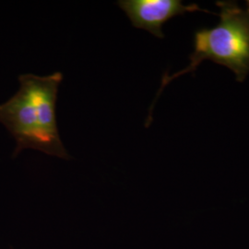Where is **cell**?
I'll list each match as a JSON object with an SVG mask.
<instances>
[{
	"mask_svg": "<svg viewBox=\"0 0 249 249\" xmlns=\"http://www.w3.org/2000/svg\"><path fill=\"white\" fill-rule=\"evenodd\" d=\"M63 75L25 74L18 77L19 89L0 105V122L17 143L15 154L24 149L70 159L57 127L56 99Z\"/></svg>",
	"mask_w": 249,
	"mask_h": 249,
	"instance_id": "obj_1",
	"label": "cell"
},
{
	"mask_svg": "<svg viewBox=\"0 0 249 249\" xmlns=\"http://www.w3.org/2000/svg\"><path fill=\"white\" fill-rule=\"evenodd\" d=\"M220 22L213 28H200L194 34L193 52L184 70L162 76L158 93L152 104L147 124L151 122V110L162 91L172 80L194 72L204 60H211L231 70L239 82L249 74V13L236 1H217Z\"/></svg>",
	"mask_w": 249,
	"mask_h": 249,
	"instance_id": "obj_2",
	"label": "cell"
},
{
	"mask_svg": "<svg viewBox=\"0 0 249 249\" xmlns=\"http://www.w3.org/2000/svg\"><path fill=\"white\" fill-rule=\"evenodd\" d=\"M119 8L126 14L131 24L162 39L161 28L171 18L187 12L205 11L196 4L185 5L181 0H119Z\"/></svg>",
	"mask_w": 249,
	"mask_h": 249,
	"instance_id": "obj_3",
	"label": "cell"
},
{
	"mask_svg": "<svg viewBox=\"0 0 249 249\" xmlns=\"http://www.w3.org/2000/svg\"><path fill=\"white\" fill-rule=\"evenodd\" d=\"M246 6H247V11L249 13V0L246 2Z\"/></svg>",
	"mask_w": 249,
	"mask_h": 249,
	"instance_id": "obj_4",
	"label": "cell"
}]
</instances>
